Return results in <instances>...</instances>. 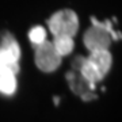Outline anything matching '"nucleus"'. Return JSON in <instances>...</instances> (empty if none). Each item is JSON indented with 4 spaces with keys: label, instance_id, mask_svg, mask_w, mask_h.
<instances>
[{
    "label": "nucleus",
    "instance_id": "obj_1",
    "mask_svg": "<svg viewBox=\"0 0 122 122\" xmlns=\"http://www.w3.org/2000/svg\"><path fill=\"white\" fill-rule=\"evenodd\" d=\"M20 48L12 34L5 33L0 42V92L12 95L16 91Z\"/></svg>",
    "mask_w": 122,
    "mask_h": 122
},
{
    "label": "nucleus",
    "instance_id": "obj_2",
    "mask_svg": "<svg viewBox=\"0 0 122 122\" xmlns=\"http://www.w3.org/2000/svg\"><path fill=\"white\" fill-rule=\"evenodd\" d=\"M113 64V57L109 50L90 52V56L83 58L77 57L72 65L80 72V76L87 81L92 90H95L96 83H99L109 73Z\"/></svg>",
    "mask_w": 122,
    "mask_h": 122
},
{
    "label": "nucleus",
    "instance_id": "obj_3",
    "mask_svg": "<svg viewBox=\"0 0 122 122\" xmlns=\"http://www.w3.org/2000/svg\"><path fill=\"white\" fill-rule=\"evenodd\" d=\"M92 26L84 33L83 41L86 48L90 52L96 50H109L111 45V39L119 38V34H117L111 27V23L109 20L99 22L95 18H91Z\"/></svg>",
    "mask_w": 122,
    "mask_h": 122
},
{
    "label": "nucleus",
    "instance_id": "obj_4",
    "mask_svg": "<svg viewBox=\"0 0 122 122\" xmlns=\"http://www.w3.org/2000/svg\"><path fill=\"white\" fill-rule=\"evenodd\" d=\"M48 29L53 37H71L73 38L79 29V18L72 10H61L49 18Z\"/></svg>",
    "mask_w": 122,
    "mask_h": 122
},
{
    "label": "nucleus",
    "instance_id": "obj_5",
    "mask_svg": "<svg viewBox=\"0 0 122 122\" xmlns=\"http://www.w3.org/2000/svg\"><path fill=\"white\" fill-rule=\"evenodd\" d=\"M35 48V65L42 72H53L56 71L61 64L62 57L56 52L52 41H45L41 45H37Z\"/></svg>",
    "mask_w": 122,
    "mask_h": 122
},
{
    "label": "nucleus",
    "instance_id": "obj_6",
    "mask_svg": "<svg viewBox=\"0 0 122 122\" xmlns=\"http://www.w3.org/2000/svg\"><path fill=\"white\" fill-rule=\"evenodd\" d=\"M52 44L54 46V49H56V52L61 57L71 54L75 48L73 38H71V37H53Z\"/></svg>",
    "mask_w": 122,
    "mask_h": 122
},
{
    "label": "nucleus",
    "instance_id": "obj_7",
    "mask_svg": "<svg viewBox=\"0 0 122 122\" xmlns=\"http://www.w3.org/2000/svg\"><path fill=\"white\" fill-rule=\"evenodd\" d=\"M29 39L34 46L41 45L46 41V30L42 26H34L29 31Z\"/></svg>",
    "mask_w": 122,
    "mask_h": 122
}]
</instances>
